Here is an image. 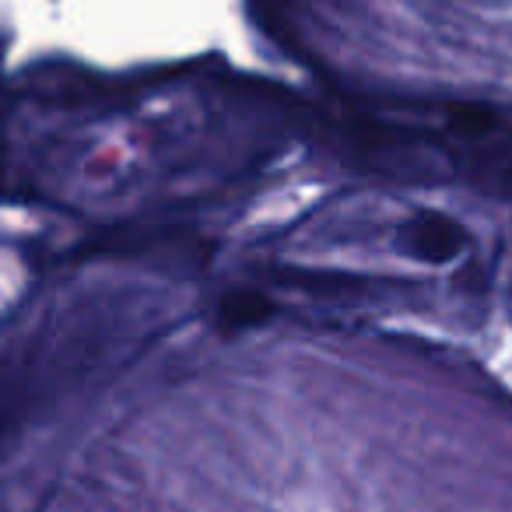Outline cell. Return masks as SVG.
I'll return each mask as SVG.
<instances>
[{"label": "cell", "mask_w": 512, "mask_h": 512, "mask_svg": "<svg viewBox=\"0 0 512 512\" xmlns=\"http://www.w3.org/2000/svg\"><path fill=\"white\" fill-rule=\"evenodd\" d=\"M397 249L411 260H421V264H453L456 256H463L470 235L467 228L456 218L442 211H418L407 221L397 225V235H393Z\"/></svg>", "instance_id": "obj_1"}, {"label": "cell", "mask_w": 512, "mask_h": 512, "mask_svg": "<svg viewBox=\"0 0 512 512\" xmlns=\"http://www.w3.org/2000/svg\"><path fill=\"white\" fill-rule=\"evenodd\" d=\"M274 313H278V306H274L264 292H256V288H235V292H228L225 299L218 302V323L228 334L264 327Z\"/></svg>", "instance_id": "obj_2"}]
</instances>
